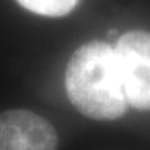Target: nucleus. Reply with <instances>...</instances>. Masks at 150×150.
<instances>
[{
	"label": "nucleus",
	"mask_w": 150,
	"mask_h": 150,
	"mask_svg": "<svg viewBox=\"0 0 150 150\" xmlns=\"http://www.w3.org/2000/svg\"><path fill=\"white\" fill-rule=\"evenodd\" d=\"M65 89L72 106L91 120H117L128 108L115 52L104 42L75 50L65 70Z\"/></svg>",
	"instance_id": "1"
},
{
	"label": "nucleus",
	"mask_w": 150,
	"mask_h": 150,
	"mask_svg": "<svg viewBox=\"0 0 150 150\" xmlns=\"http://www.w3.org/2000/svg\"><path fill=\"white\" fill-rule=\"evenodd\" d=\"M114 52L128 106L150 110V32L124 33Z\"/></svg>",
	"instance_id": "2"
},
{
	"label": "nucleus",
	"mask_w": 150,
	"mask_h": 150,
	"mask_svg": "<svg viewBox=\"0 0 150 150\" xmlns=\"http://www.w3.org/2000/svg\"><path fill=\"white\" fill-rule=\"evenodd\" d=\"M59 136L52 124L28 110L0 112V150H57Z\"/></svg>",
	"instance_id": "3"
},
{
	"label": "nucleus",
	"mask_w": 150,
	"mask_h": 150,
	"mask_svg": "<svg viewBox=\"0 0 150 150\" xmlns=\"http://www.w3.org/2000/svg\"><path fill=\"white\" fill-rule=\"evenodd\" d=\"M20 4L35 14L46 17L67 16L79 0H17Z\"/></svg>",
	"instance_id": "4"
}]
</instances>
